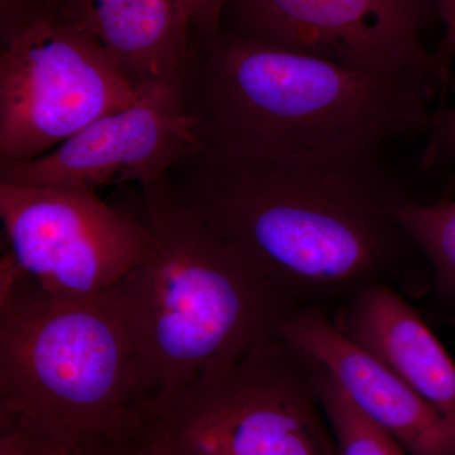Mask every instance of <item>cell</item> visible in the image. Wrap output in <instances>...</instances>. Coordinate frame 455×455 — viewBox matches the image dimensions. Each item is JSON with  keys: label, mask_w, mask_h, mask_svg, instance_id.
<instances>
[{"label": "cell", "mask_w": 455, "mask_h": 455, "mask_svg": "<svg viewBox=\"0 0 455 455\" xmlns=\"http://www.w3.org/2000/svg\"><path fill=\"white\" fill-rule=\"evenodd\" d=\"M204 148L188 74L178 75L145 86L132 106L101 116L49 154L0 166V182L92 191L127 182L142 187Z\"/></svg>", "instance_id": "9c48e42d"}, {"label": "cell", "mask_w": 455, "mask_h": 455, "mask_svg": "<svg viewBox=\"0 0 455 455\" xmlns=\"http://www.w3.org/2000/svg\"><path fill=\"white\" fill-rule=\"evenodd\" d=\"M277 335L324 367L355 405L407 454L455 455V412L434 405L386 370L344 337L326 311H293Z\"/></svg>", "instance_id": "30bf717a"}, {"label": "cell", "mask_w": 455, "mask_h": 455, "mask_svg": "<svg viewBox=\"0 0 455 455\" xmlns=\"http://www.w3.org/2000/svg\"><path fill=\"white\" fill-rule=\"evenodd\" d=\"M142 361L109 293L70 300L0 267V427L44 455H113L154 415Z\"/></svg>", "instance_id": "3957f363"}, {"label": "cell", "mask_w": 455, "mask_h": 455, "mask_svg": "<svg viewBox=\"0 0 455 455\" xmlns=\"http://www.w3.org/2000/svg\"><path fill=\"white\" fill-rule=\"evenodd\" d=\"M436 13L430 0H232L223 28L381 74L433 77L451 88L423 32Z\"/></svg>", "instance_id": "ba28073f"}, {"label": "cell", "mask_w": 455, "mask_h": 455, "mask_svg": "<svg viewBox=\"0 0 455 455\" xmlns=\"http://www.w3.org/2000/svg\"><path fill=\"white\" fill-rule=\"evenodd\" d=\"M136 445L147 455H341L313 362L277 334L204 374Z\"/></svg>", "instance_id": "5b68a950"}, {"label": "cell", "mask_w": 455, "mask_h": 455, "mask_svg": "<svg viewBox=\"0 0 455 455\" xmlns=\"http://www.w3.org/2000/svg\"><path fill=\"white\" fill-rule=\"evenodd\" d=\"M142 89L92 36L64 17L41 20L2 42L0 166L49 154Z\"/></svg>", "instance_id": "8992f818"}, {"label": "cell", "mask_w": 455, "mask_h": 455, "mask_svg": "<svg viewBox=\"0 0 455 455\" xmlns=\"http://www.w3.org/2000/svg\"><path fill=\"white\" fill-rule=\"evenodd\" d=\"M455 166V103L434 113L420 157L421 173Z\"/></svg>", "instance_id": "9a60e30c"}, {"label": "cell", "mask_w": 455, "mask_h": 455, "mask_svg": "<svg viewBox=\"0 0 455 455\" xmlns=\"http://www.w3.org/2000/svg\"><path fill=\"white\" fill-rule=\"evenodd\" d=\"M62 17L92 36L136 88L188 74L193 62L182 0H65Z\"/></svg>", "instance_id": "7c38bea8"}, {"label": "cell", "mask_w": 455, "mask_h": 455, "mask_svg": "<svg viewBox=\"0 0 455 455\" xmlns=\"http://www.w3.org/2000/svg\"><path fill=\"white\" fill-rule=\"evenodd\" d=\"M188 94L205 147L277 154H390L427 137L442 86L359 70L221 29L204 38Z\"/></svg>", "instance_id": "7a4b0ae2"}, {"label": "cell", "mask_w": 455, "mask_h": 455, "mask_svg": "<svg viewBox=\"0 0 455 455\" xmlns=\"http://www.w3.org/2000/svg\"><path fill=\"white\" fill-rule=\"evenodd\" d=\"M0 455H44L20 431L0 427Z\"/></svg>", "instance_id": "d6986e66"}, {"label": "cell", "mask_w": 455, "mask_h": 455, "mask_svg": "<svg viewBox=\"0 0 455 455\" xmlns=\"http://www.w3.org/2000/svg\"><path fill=\"white\" fill-rule=\"evenodd\" d=\"M430 2L433 3L436 14L444 23V35L434 56L445 80L449 85H453L451 66L455 59V0H430Z\"/></svg>", "instance_id": "ac0fdd59"}, {"label": "cell", "mask_w": 455, "mask_h": 455, "mask_svg": "<svg viewBox=\"0 0 455 455\" xmlns=\"http://www.w3.org/2000/svg\"><path fill=\"white\" fill-rule=\"evenodd\" d=\"M395 214L429 263L433 284L424 316L455 326V199H406Z\"/></svg>", "instance_id": "4fadbf2b"}, {"label": "cell", "mask_w": 455, "mask_h": 455, "mask_svg": "<svg viewBox=\"0 0 455 455\" xmlns=\"http://www.w3.org/2000/svg\"><path fill=\"white\" fill-rule=\"evenodd\" d=\"M0 218L22 276L60 299L106 295L149 244L140 215L118 211L86 188L0 182Z\"/></svg>", "instance_id": "52a82bcc"}, {"label": "cell", "mask_w": 455, "mask_h": 455, "mask_svg": "<svg viewBox=\"0 0 455 455\" xmlns=\"http://www.w3.org/2000/svg\"><path fill=\"white\" fill-rule=\"evenodd\" d=\"M311 362L317 395L341 455H409L390 434L355 405L324 367L313 359Z\"/></svg>", "instance_id": "5bb4252c"}, {"label": "cell", "mask_w": 455, "mask_h": 455, "mask_svg": "<svg viewBox=\"0 0 455 455\" xmlns=\"http://www.w3.org/2000/svg\"><path fill=\"white\" fill-rule=\"evenodd\" d=\"M140 188L148 248L108 293L142 361L155 415L204 374L277 334L298 307L204 226L167 178Z\"/></svg>", "instance_id": "277c9868"}, {"label": "cell", "mask_w": 455, "mask_h": 455, "mask_svg": "<svg viewBox=\"0 0 455 455\" xmlns=\"http://www.w3.org/2000/svg\"><path fill=\"white\" fill-rule=\"evenodd\" d=\"M230 2L232 0H182L191 28L199 32L203 38L221 31Z\"/></svg>", "instance_id": "e0dca14e"}, {"label": "cell", "mask_w": 455, "mask_h": 455, "mask_svg": "<svg viewBox=\"0 0 455 455\" xmlns=\"http://www.w3.org/2000/svg\"><path fill=\"white\" fill-rule=\"evenodd\" d=\"M65 0H0L2 42L41 20L62 17Z\"/></svg>", "instance_id": "2e32d148"}, {"label": "cell", "mask_w": 455, "mask_h": 455, "mask_svg": "<svg viewBox=\"0 0 455 455\" xmlns=\"http://www.w3.org/2000/svg\"><path fill=\"white\" fill-rule=\"evenodd\" d=\"M329 315L344 337L398 379L455 412V362L405 295L385 284L368 287Z\"/></svg>", "instance_id": "8fae6325"}, {"label": "cell", "mask_w": 455, "mask_h": 455, "mask_svg": "<svg viewBox=\"0 0 455 455\" xmlns=\"http://www.w3.org/2000/svg\"><path fill=\"white\" fill-rule=\"evenodd\" d=\"M180 202L298 309H339L385 284L425 300L429 263L398 221L431 200L390 154L310 156L205 147L166 176Z\"/></svg>", "instance_id": "6da1fadb"}, {"label": "cell", "mask_w": 455, "mask_h": 455, "mask_svg": "<svg viewBox=\"0 0 455 455\" xmlns=\"http://www.w3.org/2000/svg\"><path fill=\"white\" fill-rule=\"evenodd\" d=\"M113 455H147L146 453H143L142 451L137 445H131V447H127L124 449H122V451H116V453H114Z\"/></svg>", "instance_id": "ffe728a7"}]
</instances>
